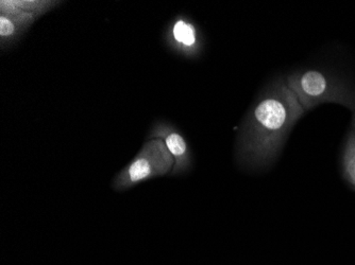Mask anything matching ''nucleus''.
Returning <instances> with one entry per match:
<instances>
[{"label":"nucleus","mask_w":355,"mask_h":265,"mask_svg":"<svg viewBox=\"0 0 355 265\" xmlns=\"http://www.w3.org/2000/svg\"><path fill=\"white\" fill-rule=\"evenodd\" d=\"M304 113L286 82H275L257 99L239 131L236 153L239 163L251 169L271 165L291 129Z\"/></svg>","instance_id":"f257e3e1"},{"label":"nucleus","mask_w":355,"mask_h":265,"mask_svg":"<svg viewBox=\"0 0 355 265\" xmlns=\"http://www.w3.org/2000/svg\"><path fill=\"white\" fill-rule=\"evenodd\" d=\"M286 85L305 111L324 103H335L355 113V91L345 80L329 71L309 69L287 77Z\"/></svg>","instance_id":"f03ea898"},{"label":"nucleus","mask_w":355,"mask_h":265,"mask_svg":"<svg viewBox=\"0 0 355 265\" xmlns=\"http://www.w3.org/2000/svg\"><path fill=\"white\" fill-rule=\"evenodd\" d=\"M175 158L162 139H148L132 161L115 175L112 188L117 192L130 190L155 177L171 174Z\"/></svg>","instance_id":"7ed1b4c3"},{"label":"nucleus","mask_w":355,"mask_h":265,"mask_svg":"<svg viewBox=\"0 0 355 265\" xmlns=\"http://www.w3.org/2000/svg\"><path fill=\"white\" fill-rule=\"evenodd\" d=\"M155 138L164 140L167 149L175 158V165L171 175H180L189 171L193 163L191 153L187 140L180 134V131L169 123L161 121L153 125L147 139Z\"/></svg>","instance_id":"20e7f679"},{"label":"nucleus","mask_w":355,"mask_h":265,"mask_svg":"<svg viewBox=\"0 0 355 265\" xmlns=\"http://www.w3.org/2000/svg\"><path fill=\"white\" fill-rule=\"evenodd\" d=\"M165 39L169 47L187 57H196L202 48L198 29L184 16L177 17L167 28Z\"/></svg>","instance_id":"39448f33"},{"label":"nucleus","mask_w":355,"mask_h":265,"mask_svg":"<svg viewBox=\"0 0 355 265\" xmlns=\"http://www.w3.org/2000/svg\"><path fill=\"white\" fill-rule=\"evenodd\" d=\"M42 17L37 13L29 12H11L0 13V46L1 51L12 47L21 39L35 21Z\"/></svg>","instance_id":"423d86ee"},{"label":"nucleus","mask_w":355,"mask_h":265,"mask_svg":"<svg viewBox=\"0 0 355 265\" xmlns=\"http://www.w3.org/2000/svg\"><path fill=\"white\" fill-rule=\"evenodd\" d=\"M62 1L53 0H1L0 1V13L10 12H29L45 15L51 10L61 5Z\"/></svg>","instance_id":"0eeeda50"},{"label":"nucleus","mask_w":355,"mask_h":265,"mask_svg":"<svg viewBox=\"0 0 355 265\" xmlns=\"http://www.w3.org/2000/svg\"><path fill=\"white\" fill-rule=\"evenodd\" d=\"M343 169L347 181L355 188V131L349 135L345 145Z\"/></svg>","instance_id":"6e6552de"},{"label":"nucleus","mask_w":355,"mask_h":265,"mask_svg":"<svg viewBox=\"0 0 355 265\" xmlns=\"http://www.w3.org/2000/svg\"><path fill=\"white\" fill-rule=\"evenodd\" d=\"M353 125H354V127H355V113H354V120H353Z\"/></svg>","instance_id":"1a4fd4ad"}]
</instances>
